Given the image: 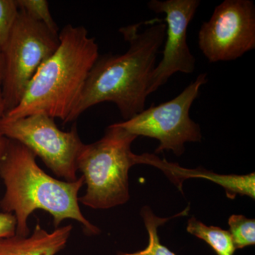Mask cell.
<instances>
[{"instance_id": "obj_1", "label": "cell", "mask_w": 255, "mask_h": 255, "mask_svg": "<svg viewBox=\"0 0 255 255\" xmlns=\"http://www.w3.org/2000/svg\"><path fill=\"white\" fill-rule=\"evenodd\" d=\"M142 23L119 30L129 43L125 53L99 56L67 124L103 102L117 106L125 121L145 110L150 76L165 38L166 24L155 18L147 21L141 31Z\"/></svg>"}, {"instance_id": "obj_2", "label": "cell", "mask_w": 255, "mask_h": 255, "mask_svg": "<svg viewBox=\"0 0 255 255\" xmlns=\"http://www.w3.org/2000/svg\"><path fill=\"white\" fill-rule=\"evenodd\" d=\"M36 158L26 146L7 139L0 162V179L5 187L0 208L16 218V235H30L28 219L36 210L48 213L55 228L65 220L71 219L80 223L87 234H100V228L83 216L79 205V191L85 185L83 177L74 182L55 179L38 166Z\"/></svg>"}, {"instance_id": "obj_3", "label": "cell", "mask_w": 255, "mask_h": 255, "mask_svg": "<svg viewBox=\"0 0 255 255\" xmlns=\"http://www.w3.org/2000/svg\"><path fill=\"white\" fill-rule=\"evenodd\" d=\"M59 40L58 48L38 69L21 102L4 118L43 114L67 124L100 54L95 38L84 26L66 25Z\"/></svg>"}, {"instance_id": "obj_4", "label": "cell", "mask_w": 255, "mask_h": 255, "mask_svg": "<svg viewBox=\"0 0 255 255\" xmlns=\"http://www.w3.org/2000/svg\"><path fill=\"white\" fill-rule=\"evenodd\" d=\"M136 138L115 123L107 128L100 140L84 145L78 169L87 189L79 202L91 209L103 210L128 201V172L136 164L131 145Z\"/></svg>"}, {"instance_id": "obj_5", "label": "cell", "mask_w": 255, "mask_h": 255, "mask_svg": "<svg viewBox=\"0 0 255 255\" xmlns=\"http://www.w3.org/2000/svg\"><path fill=\"white\" fill-rule=\"evenodd\" d=\"M59 33L18 11L2 47L4 75L1 85L5 114L19 104L40 67L59 46Z\"/></svg>"}, {"instance_id": "obj_6", "label": "cell", "mask_w": 255, "mask_h": 255, "mask_svg": "<svg viewBox=\"0 0 255 255\" xmlns=\"http://www.w3.org/2000/svg\"><path fill=\"white\" fill-rule=\"evenodd\" d=\"M208 82L207 73H201L179 95L160 105L151 106L132 119L116 123L135 136L158 140L156 154L172 151L180 157L187 142H201L199 124L190 117L191 107L199 97L201 87Z\"/></svg>"}, {"instance_id": "obj_7", "label": "cell", "mask_w": 255, "mask_h": 255, "mask_svg": "<svg viewBox=\"0 0 255 255\" xmlns=\"http://www.w3.org/2000/svg\"><path fill=\"white\" fill-rule=\"evenodd\" d=\"M0 128L3 136L26 146L57 177L67 182L78 179V159L85 144L76 125L63 131L54 119L38 114L16 119L3 117Z\"/></svg>"}, {"instance_id": "obj_8", "label": "cell", "mask_w": 255, "mask_h": 255, "mask_svg": "<svg viewBox=\"0 0 255 255\" xmlns=\"http://www.w3.org/2000/svg\"><path fill=\"white\" fill-rule=\"evenodd\" d=\"M199 49L209 63L232 61L255 48V6L251 0H225L199 31Z\"/></svg>"}, {"instance_id": "obj_9", "label": "cell", "mask_w": 255, "mask_h": 255, "mask_svg": "<svg viewBox=\"0 0 255 255\" xmlns=\"http://www.w3.org/2000/svg\"><path fill=\"white\" fill-rule=\"evenodd\" d=\"M201 4L199 0H151L147 6L156 14H165V38L162 58L151 75L147 95L153 93L177 73L191 74L196 58L187 43V29Z\"/></svg>"}, {"instance_id": "obj_10", "label": "cell", "mask_w": 255, "mask_h": 255, "mask_svg": "<svg viewBox=\"0 0 255 255\" xmlns=\"http://www.w3.org/2000/svg\"><path fill=\"white\" fill-rule=\"evenodd\" d=\"M135 159L136 164H148L162 170L181 191H182L183 182L185 179L204 178L221 186L229 199H235L237 195L248 196L253 199L255 198L254 172L245 175H224L210 172L204 168H184L178 164L172 163L165 159H160L154 154L150 153L135 155Z\"/></svg>"}, {"instance_id": "obj_11", "label": "cell", "mask_w": 255, "mask_h": 255, "mask_svg": "<svg viewBox=\"0 0 255 255\" xmlns=\"http://www.w3.org/2000/svg\"><path fill=\"white\" fill-rule=\"evenodd\" d=\"M72 231L69 225L48 232L38 223L26 237L15 234L0 238V255H56L66 246Z\"/></svg>"}, {"instance_id": "obj_12", "label": "cell", "mask_w": 255, "mask_h": 255, "mask_svg": "<svg viewBox=\"0 0 255 255\" xmlns=\"http://www.w3.org/2000/svg\"><path fill=\"white\" fill-rule=\"evenodd\" d=\"M187 232L207 243L217 255H234L236 251L229 231L208 226L194 217L188 221Z\"/></svg>"}, {"instance_id": "obj_13", "label": "cell", "mask_w": 255, "mask_h": 255, "mask_svg": "<svg viewBox=\"0 0 255 255\" xmlns=\"http://www.w3.org/2000/svg\"><path fill=\"white\" fill-rule=\"evenodd\" d=\"M189 209V208L188 207L182 213H179L169 219H162L155 216L150 207L144 206L140 211V215L148 233V244L141 251L131 253H119L117 255H177L174 252L171 251L168 248L161 243L157 228L159 226H162L169 219H174L178 216L179 217V216H186L188 214Z\"/></svg>"}, {"instance_id": "obj_14", "label": "cell", "mask_w": 255, "mask_h": 255, "mask_svg": "<svg viewBox=\"0 0 255 255\" xmlns=\"http://www.w3.org/2000/svg\"><path fill=\"white\" fill-rule=\"evenodd\" d=\"M229 233L236 250L255 244V220L243 215H232L228 219Z\"/></svg>"}, {"instance_id": "obj_15", "label": "cell", "mask_w": 255, "mask_h": 255, "mask_svg": "<svg viewBox=\"0 0 255 255\" xmlns=\"http://www.w3.org/2000/svg\"><path fill=\"white\" fill-rule=\"evenodd\" d=\"M18 10L24 11L35 21L43 23L52 31L59 33L58 27L52 17L46 0H16Z\"/></svg>"}, {"instance_id": "obj_16", "label": "cell", "mask_w": 255, "mask_h": 255, "mask_svg": "<svg viewBox=\"0 0 255 255\" xmlns=\"http://www.w3.org/2000/svg\"><path fill=\"white\" fill-rule=\"evenodd\" d=\"M16 0H0V45L2 47L7 41L18 14Z\"/></svg>"}, {"instance_id": "obj_17", "label": "cell", "mask_w": 255, "mask_h": 255, "mask_svg": "<svg viewBox=\"0 0 255 255\" xmlns=\"http://www.w3.org/2000/svg\"><path fill=\"white\" fill-rule=\"evenodd\" d=\"M16 221L14 215L0 213V238L11 237L16 234Z\"/></svg>"}, {"instance_id": "obj_18", "label": "cell", "mask_w": 255, "mask_h": 255, "mask_svg": "<svg viewBox=\"0 0 255 255\" xmlns=\"http://www.w3.org/2000/svg\"><path fill=\"white\" fill-rule=\"evenodd\" d=\"M5 113L4 101H3L2 95H1V87H0V125H1V119L4 117ZM6 142H7V138L3 136L0 128V162L2 159L3 155L6 149Z\"/></svg>"}, {"instance_id": "obj_19", "label": "cell", "mask_w": 255, "mask_h": 255, "mask_svg": "<svg viewBox=\"0 0 255 255\" xmlns=\"http://www.w3.org/2000/svg\"><path fill=\"white\" fill-rule=\"evenodd\" d=\"M3 75H4V56H3L2 49L0 45V87L2 83Z\"/></svg>"}]
</instances>
